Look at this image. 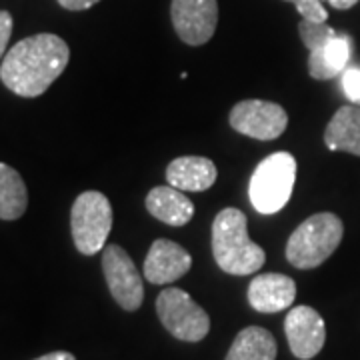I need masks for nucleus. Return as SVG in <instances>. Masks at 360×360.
<instances>
[{
    "instance_id": "nucleus-1",
    "label": "nucleus",
    "mask_w": 360,
    "mask_h": 360,
    "mask_svg": "<svg viewBox=\"0 0 360 360\" xmlns=\"http://www.w3.org/2000/svg\"><path fill=\"white\" fill-rule=\"evenodd\" d=\"M70 60V49L56 34H34L16 42L4 54L0 65V80L14 94L34 98L44 94L65 72Z\"/></svg>"
},
{
    "instance_id": "nucleus-2",
    "label": "nucleus",
    "mask_w": 360,
    "mask_h": 360,
    "mask_svg": "<svg viewBox=\"0 0 360 360\" xmlns=\"http://www.w3.org/2000/svg\"><path fill=\"white\" fill-rule=\"evenodd\" d=\"M212 255L226 274H255L266 262L264 250L250 240L246 217L238 208H224L212 222Z\"/></svg>"
},
{
    "instance_id": "nucleus-3",
    "label": "nucleus",
    "mask_w": 360,
    "mask_h": 360,
    "mask_svg": "<svg viewBox=\"0 0 360 360\" xmlns=\"http://www.w3.org/2000/svg\"><path fill=\"white\" fill-rule=\"evenodd\" d=\"M345 236V224L333 212L312 214L296 229L286 243V260L300 270L321 266L333 257Z\"/></svg>"
},
{
    "instance_id": "nucleus-4",
    "label": "nucleus",
    "mask_w": 360,
    "mask_h": 360,
    "mask_svg": "<svg viewBox=\"0 0 360 360\" xmlns=\"http://www.w3.org/2000/svg\"><path fill=\"white\" fill-rule=\"evenodd\" d=\"M296 158L290 153H274L266 156L248 184L250 205L260 214H276L290 200L295 191Z\"/></svg>"
},
{
    "instance_id": "nucleus-5",
    "label": "nucleus",
    "mask_w": 360,
    "mask_h": 360,
    "mask_svg": "<svg viewBox=\"0 0 360 360\" xmlns=\"http://www.w3.org/2000/svg\"><path fill=\"white\" fill-rule=\"evenodd\" d=\"M112 229V206L98 191L78 194L70 210L72 240L80 255L92 257L103 250Z\"/></svg>"
},
{
    "instance_id": "nucleus-6",
    "label": "nucleus",
    "mask_w": 360,
    "mask_h": 360,
    "mask_svg": "<svg viewBox=\"0 0 360 360\" xmlns=\"http://www.w3.org/2000/svg\"><path fill=\"white\" fill-rule=\"evenodd\" d=\"M156 314L170 335L184 342H198L210 330V319L182 288H165L156 298Z\"/></svg>"
},
{
    "instance_id": "nucleus-7",
    "label": "nucleus",
    "mask_w": 360,
    "mask_h": 360,
    "mask_svg": "<svg viewBox=\"0 0 360 360\" xmlns=\"http://www.w3.org/2000/svg\"><path fill=\"white\" fill-rule=\"evenodd\" d=\"M103 272L108 290L116 302L129 312L141 309L144 300V286H142L141 272L136 270L132 258L124 248L110 245L103 252Z\"/></svg>"
},
{
    "instance_id": "nucleus-8",
    "label": "nucleus",
    "mask_w": 360,
    "mask_h": 360,
    "mask_svg": "<svg viewBox=\"0 0 360 360\" xmlns=\"http://www.w3.org/2000/svg\"><path fill=\"white\" fill-rule=\"evenodd\" d=\"M288 124V115L281 104L269 101H243L231 110V127L236 132L257 139L274 141Z\"/></svg>"
},
{
    "instance_id": "nucleus-9",
    "label": "nucleus",
    "mask_w": 360,
    "mask_h": 360,
    "mask_svg": "<svg viewBox=\"0 0 360 360\" xmlns=\"http://www.w3.org/2000/svg\"><path fill=\"white\" fill-rule=\"evenodd\" d=\"M170 16L179 39L191 46H200L214 37L219 4L217 0H172Z\"/></svg>"
},
{
    "instance_id": "nucleus-10",
    "label": "nucleus",
    "mask_w": 360,
    "mask_h": 360,
    "mask_svg": "<svg viewBox=\"0 0 360 360\" xmlns=\"http://www.w3.org/2000/svg\"><path fill=\"white\" fill-rule=\"evenodd\" d=\"M284 333L288 347L296 359H314L324 347L326 326L322 316L312 307H295L284 319Z\"/></svg>"
},
{
    "instance_id": "nucleus-11",
    "label": "nucleus",
    "mask_w": 360,
    "mask_h": 360,
    "mask_svg": "<svg viewBox=\"0 0 360 360\" xmlns=\"http://www.w3.org/2000/svg\"><path fill=\"white\" fill-rule=\"evenodd\" d=\"M193 266V257L176 243L158 238L144 258V276L153 284H170L182 278Z\"/></svg>"
},
{
    "instance_id": "nucleus-12",
    "label": "nucleus",
    "mask_w": 360,
    "mask_h": 360,
    "mask_svg": "<svg viewBox=\"0 0 360 360\" xmlns=\"http://www.w3.org/2000/svg\"><path fill=\"white\" fill-rule=\"evenodd\" d=\"M295 298V281L278 272L258 274L248 286V302L252 309L262 314H274V312L290 309Z\"/></svg>"
},
{
    "instance_id": "nucleus-13",
    "label": "nucleus",
    "mask_w": 360,
    "mask_h": 360,
    "mask_svg": "<svg viewBox=\"0 0 360 360\" xmlns=\"http://www.w3.org/2000/svg\"><path fill=\"white\" fill-rule=\"evenodd\" d=\"M217 167L205 156H180L167 168V180L170 186L182 193H202L217 182Z\"/></svg>"
},
{
    "instance_id": "nucleus-14",
    "label": "nucleus",
    "mask_w": 360,
    "mask_h": 360,
    "mask_svg": "<svg viewBox=\"0 0 360 360\" xmlns=\"http://www.w3.org/2000/svg\"><path fill=\"white\" fill-rule=\"evenodd\" d=\"M146 208L156 220L168 226H184L194 217L193 200L174 186H156L146 194Z\"/></svg>"
},
{
    "instance_id": "nucleus-15",
    "label": "nucleus",
    "mask_w": 360,
    "mask_h": 360,
    "mask_svg": "<svg viewBox=\"0 0 360 360\" xmlns=\"http://www.w3.org/2000/svg\"><path fill=\"white\" fill-rule=\"evenodd\" d=\"M324 142L328 150H342L360 156V106L345 104L330 118L324 130Z\"/></svg>"
},
{
    "instance_id": "nucleus-16",
    "label": "nucleus",
    "mask_w": 360,
    "mask_h": 360,
    "mask_svg": "<svg viewBox=\"0 0 360 360\" xmlns=\"http://www.w3.org/2000/svg\"><path fill=\"white\" fill-rule=\"evenodd\" d=\"M352 44L350 39L345 34H336L322 44L321 49L310 51L309 56V72L310 77L316 80H330V78L342 75L348 68Z\"/></svg>"
},
{
    "instance_id": "nucleus-17",
    "label": "nucleus",
    "mask_w": 360,
    "mask_h": 360,
    "mask_svg": "<svg viewBox=\"0 0 360 360\" xmlns=\"http://www.w3.org/2000/svg\"><path fill=\"white\" fill-rule=\"evenodd\" d=\"M276 340L266 328L248 326L236 335L226 360H276Z\"/></svg>"
},
{
    "instance_id": "nucleus-18",
    "label": "nucleus",
    "mask_w": 360,
    "mask_h": 360,
    "mask_svg": "<svg viewBox=\"0 0 360 360\" xmlns=\"http://www.w3.org/2000/svg\"><path fill=\"white\" fill-rule=\"evenodd\" d=\"M28 193L22 176L0 162V220H18L26 212Z\"/></svg>"
},
{
    "instance_id": "nucleus-19",
    "label": "nucleus",
    "mask_w": 360,
    "mask_h": 360,
    "mask_svg": "<svg viewBox=\"0 0 360 360\" xmlns=\"http://www.w3.org/2000/svg\"><path fill=\"white\" fill-rule=\"evenodd\" d=\"M298 32L309 52L321 49L322 44H326L333 37L338 34L335 28H330L326 22H316V20H307V18H302V22L298 25Z\"/></svg>"
},
{
    "instance_id": "nucleus-20",
    "label": "nucleus",
    "mask_w": 360,
    "mask_h": 360,
    "mask_svg": "<svg viewBox=\"0 0 360 360\" xmlns=\"http://www.w3.org/2000/svg\"><path fill=\"white\" fill-rule=\"evenodd\" d=\"M286 2H292L300 16L307 20H316V22L328 20V13L322 6V0H286Z\"/></svg>"
},
{
    "instance_id": "nucleus-21",
    "label": "nucleus",
    "mask_w": 360,
    "mask_h": 360,
    "mask_svg": "<svg viewBox=\"0 0 360 360\" xmlns=\"http://www.w3.org/2000/svg\"><path fill=\"white\" fill-rule=\"evenodd\" d=\"M342 92L352 104L360 106V68L359 66H348L342 72Z\"/></svg>"
},
{
    "instance_id": "nucleus-22",
    "label": "nucleus",
    "mask_w": 360,
    "mask_h": 360,
    "mask_svg": "<svg viewBox=\"0 0 360 360\" xmlns=\"http://www.w3.org/2000/svg\"><path fill=\"white\" fill-rule=\"evenodd\" d=\"M13 14L0 11V58H4V52L8 46V40L13 34Z\"/></svg>"
},
{
    "instance_id": "nucleus-23",
    "label": "nucleus",
    "mask_w": 360,
    "mask_h": 360,
    "mask_svg": "<svg viewBox=\"0 0 360 360\" xmlns=\"http://www.w3.org/2000/svg\"><path fill=\"white\" fill-rule=\"evenodd\" d=\"M96 2H101V0H58V4L66 11H89Z\"/></svg>"
},
{
    "instance_id": "nucleus-24",
    "label": "nucleus",
    "mask_w": 360,
    "mask_h": 360,
    "mask_svg": "<svg viewBox=\"0 0 360 360\" xmlns=\"http://www.w3.org/2000/svg\"><path fill=\"white\" fill-rule=\"evenodd\" d=\"M34 360H77V359H75V354H70V352L56 350V352H49V354L39 356V359H34Z\"/></svg>"
},
{
    "instance_id": "nucleus-25",
    "label": "nucleus",
    "mask_w": 360,
    "mask_h": 360,
    "mask_svg": "<svg viewBox=\"0 0 360 360\" xmlns=\"http://www.w3.org/2000/svg\"><path fill=\"white\" fill-rule=\"evenodd\" d=\"M330 6H335L336 11H348V8H352L359 0H326Z\"/></svg>"
}]
</instances>
